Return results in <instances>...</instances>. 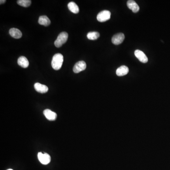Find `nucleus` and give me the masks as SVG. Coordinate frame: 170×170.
I'll use <instances>...</instances> for the list:
<instances>
[{"label": "nucleus", "mask_w": 170, "mask_h": 170, "mask_svg": "<svg viewBox=\"0 0 170 170\" xmlns=\"http://www.w3.org/2000/svg\"><path fill=\"white\" fill-rule=\"evenodd\" d=\"M63 62V56L61 53H56L53 55L52 61V66L55 70H59L62 68Z\"/></svg>", "instance_id": "1"}, {"label": "nucleus", "mask_w": 170, "mask_h": 170, "mask_svg": "<svg viewBox=\"0 0 170 170\" xmlns=\"http://www.w3.org/2000/svg\"><path fill=\"white\" fill-rule=\"evenodd\" d=\"M68 38V34L65 32H61L54 42V45L56 47H60L67 42Z\"/></svg>", "instance_id": "2"}, {"label": "nucleus", "mask_w": 170, "mask_h": 170, "mask_svg": "<svg viewBox=\"0 0 170 170\" xmlns=\"http://www.w3.org/2000/svg\"><path fill=\"white\" fill-rule=\"evenodd\" d=\"M111 13L110 11L107 10L102 11L98 14L97 16V20L100 22H104L110 20L111 18Z\"/></svg>", "instance_id": "3"}, {"label": "nucleus", "mask_w": 170, "mask_h": 170, "mask_svg": "<svg viewBox=\"0 0 170 170\" xmlns=\"http://www.w3.org/2000/svg\"><path fill=\"white\" fill-rule=\"evenodd\" d=\"M87 67V64L84 61H81L77 62L73 68V71L75 73H78L84 71Z\"/></svg>", "instance_id": "4"}, {"label": "nucleus", "mask_w": 170, "mask_h": 170, "mask_svg": "<svg viewBox=\"0 0 170 170\" xmlns=\"http://www.w3.org/2000/svg\"><path fill=\"white\" fill-rule=\"evenodd\" d=\"M38 158L40 162L43 165H47L51 161L50 155L47 153L43 154L41 152H39L38 154Z\"/></svg>", "instance_id": "5"}, {"label": "nucleus", "mask_w": 170, "mask_h": 170, "mask_svg": "<svg viewBox=\"0 0 170 170\" xmlns=\"http://www.w3.org/2000/svg\"><path fill=\"white\" fill-rule=\"evenodd\" d=\"M124 38V35L122 33H120L113 36L112 42L114 45H119L123 42Z\"/></svg>", "instance_id": "6"}, {"label": "nucleus", "mask_w": 170, "mask_h": 170, "mask_svg": "<svg viewBox=\"0 0 170 170\" xmlns=\"http://www.w3.org/2000/svg\"><path fill=\"white\" fill-rule=\"evenodd\" d=\"M135 55L142 63H146L148 62V58L143 52L140 50H136L135 51Z\"/></svg>", "instance_id": "7"}, {"label": "nucleus", "mask_w": 170, "mask_h": 170, "mask_svg": "<svg viewBox=\"0 0 170 170\" xmlns=\"http://www.w3.org/2000/svg\"><path fill=\"white\" fill-rule=\"evenodd\" d=\"M127 5L128 8L134 13H136L140 11V7L134 1L129 0L127 2Z\"/></svg>", "instance_id": "8"}, {"label": "nucleus", "mask_w": 170, "mask_h": 170, "mask_svg": "<svg viewBox=\"0 0 170 170\" xmlns=\"http://www.w3.org/2000/svg\"><path fill=\"white\" fill-rule=\"evenodd\" d=\"M34 88L37 92L40 93H46L48 91V88L47 86L39 83H35L34 85Z\"/></svg>", "instance_id": "9"}, {"label": "nucleus", "mask_w": 170, "mask_h": 170, "mask_svg": "<svg viewBox=\"0 0 170 170\" xmlns=\"http://www.w3.org/2000/svg\"><path fill=\"white\" fill-rule=\"evenodd\" d=\"M43 114L46 118L49 120H54L57 118V114L49 109H46L43 111Z\"/></svg>", "instance_id": "10"}, {"label": "nucleus", "mask_w": 170, "mask_h": 170, "mask_svg": "<svg viewBox=\"0 0 170 170\" xmlns=\"http://www.w3.org/2000/svg\"><path fill=\"white\" fill-rule=\"evenodd\" d=\"M9 34L13 38L16 39H19L21 38L22 36L21 32L16 28H11L9 30Z\"/></svg>", "instance_id": "11"}, {"label": "nucleus", "mask_w": 170, "mask_h": 170, "mask_svg": "<svg viewBox=\"0 0 170 170\" xmlns=\"http://www.w3.org/2000/svg\"><path fill=\"white\" fill-rule=\"evenodd\" d=\"M129 69L128 67L123 65L117 69L116 73L117 76H123L127 75V74L129 73Z\"/></svg>", "instance_id": "12"}, {"label": "nucleus", "mask_w": 170, "mask_h": 170, "mask_svg": "<svg viewBox=\"0 0 170 170\" xmlns=\"http://www.w3.org/2000/svg\"><path fill=\"white\" fill-rule=\"evenodd\" d=\"M18 65L21 66V67L24 68H27L29 66V62L26 57L21 56L18 58Z\"/></svg>", "instance_id": "13"}, {"label": "nucleus", "mask_w": 170, "mask_h": 170, "mask_svg": "<svg viewBox=\"0 0 170 170\" xmlns=\"http://www.w3.org/2000/svg\"><path fill=\"white\" fill-rule=\"evenodd\" d=\"M38 23L40 25H43L45 26H48L51 23V21L47 16H41L39 18Z\"/></svg>", "instance_id": "14"}, {"label": "nucleus", "mask_w": 170, "mask_h": 170, "mask_svg": "<svg viewBox=\"0 0 170 170\" xmlns=\"http://www.w3.org/2000/svg\"><path fill=\"white\" fill-rule=\"evenodd\" d=\"M68 7L69 11L72 13L77 14L79 12V8L75 2H69L68 5Z\"/></svg>", "instance_id": "15"}, {"label": "nucleus", "mask_w": 170, "mask_h": 170, "mask_svg": "<svg viewBox=\"0 0 170 170\" xmlns=\"http://www.w3.org/2000/svg\"><path fill=\"white\" fill-rule=\"evenodd\" d=\"M100 37V34L98 32H90L87 34V37L89 40H95Z\"/></svg>", "instance_id": "16"}, {"label": "nucleus", "mask_w": 170, "mask_h": 170, "mask_svg": "<svg viewBox=\"0 0 170 170\" xmlns=\"http://www.w3.org/2000/svg\"><path fill=\"white\" fill-rule=\"evenodd\" d=\"M17 3L20 6L24 7H28L31 4V1L30 0H18Z\"/></svg>", "instance_id": "17"}, {"label": "nucleus", "mask_w": 170, "mask_h": 170, "mask_svg": "<svg viewBox=\"0 0 170 170\" xmlns=\"http://www.w3.org/2000/svg\"><path fill=\"white\" fill-rule=\"evenodd\" d=\"M5 0H1V1H0V3H1V5H2V4H3V3H5Z\"/></svg>", "instance_id": "18"}, {"label": "nucleus", "mask_w": 170, "mask_h": 170, "mask_svg": "<svg viewBox=\"0 0 170 170\" xmlns=\"http://www.w3.org/2000/svg\"><path fill=\"white\" fill-rule=\"evenodd\" d=\"M12 170V169H8V170Z\"/></svg>", "instance_id": "19"}]
</instances>
